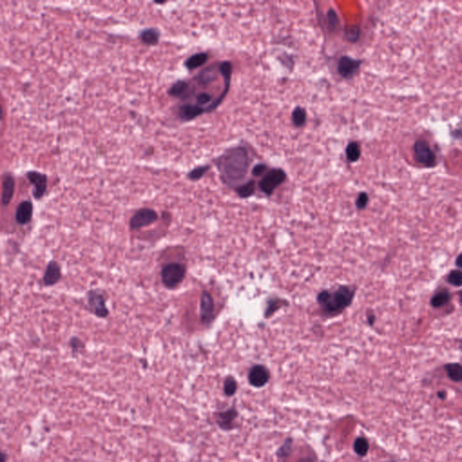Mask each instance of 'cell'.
<instances>
[{
    "label": "cell",
    "mask_w": 462,
    "mask_h": 462,
    "mask_svg": "<svg viewBox=\"0 0 462 462\" xmlns=\"http://www.w3.org/2000/svg\"><path fill=\"white\" fill-rule=\"evenodd\" d=\"M269 380V370L263 365H255L249 370L248 382L254 387L261 388L265 386Z\"/></svg>",
    "instance_id": "obj_12"
},
{
    "label": "cell",
    "mask_w": 462,
    "mask_h": 462,
    "mask_svg": "<svg viewBox=\"0 0 462 462\" xmlns=\"http://www.w3.org/2000/svg\"><path fill=\"white\" fill-rule=\"evenodd\" d=\"M158 218V213L155 210L151 208H142L137 210L130 218L129 227L131 230H138L156 222Z\"/></svg>",
    "instance_id": "obj_7"
},
{
    "label": "cell",
    "mask_w": 462,
    "mask_h": 462,
    "mask_svg": "<svg viewBox=\"0 0 462 462\" xmlns=\"http://www.w3.org/2000/svg\"><path fill=\"white\" fill-rule=\"evenodd\" d=\"M161 38V32L158 28L149 27L145 28L139 32L138 39L142 43H145L148 46H154L159 43Z\"/></svg>",
    "instance_id": "obj_19"
},
{
    "label": "cell",
    "mask_w": 462,
    "mask_h": 462,
    "mask_svg": "<svg viewBox=\"0 0 462 462\" xmlns=\"http://www.w3.org/2000/svg\"><path fill=\"white\" fill-rule=\"evenodd\" d=\"M223 184L235 189L246 179L251 160L242 146H232L214 160Z\"/></svg>",
    "instance_id": "obj_1"
},
{
    "label": "cell",
    "mask_w": 462,
    "mask_h": 462,
    "mask_svg": "<svg viewBox=\"0 0 462 462\" xmlns=\"http://www.w3.org/2000/svg\"><path fill=\"white\" fill-rule=\"evenodd\" d=\"M223 390H224V394H226L228 397L233 396L237 393L238 382H237L234 377H232V376H228V377L225 378Z\"/></svg>",
    "instance_id": "obj_30"
},
{
    "label": "cell",
    "mask_w": 462,
    "mask_h": 462,
    "mask_svg": "<svg viewBox=\"0 0 462 462\" xmlns=\"http://www.w3.org/2000/svg\"><path fill=\"white\" fill-rule=\"evenodd\" d=\"M388 462H395V461H388Z\"/></svg>",
    "instance_id": "obj_45"
},
{
    "label": "cell",
    "mask_w": 462,
    "mask_h": 462,
    "mask_svg": "<svg viewBox=\"0 0 462 462\" xmlns=\"http://www.w3.org/2000/svg\"><path fill=\"white\" fill-rule=\"evenodd\" d=\"M299 462H312V460H311V459H302V460Z\"/></svg>",
    "instance_id": "obj_43"
},
{
    "label": "cell",
    "mask_w": 462,
    "mask_h": 462,
    "mask_svg": "<svg viewBox=\"0 0 462 462\" xmlns=\"http://www.w3.org/2000/svg\"><path fill=\"white\" fill-rule=\"evenodd\" d=\"M202 114H205L204 108L198 107L193 103H184L181 105L177 111L179 120L184 123L193 121Z\"/></svg>",
    "instance_id": "obj_15"
},
{
    "label": "cell",
    "mask_w": 462,
    "mask_h": 462,
    "mask_svg": "<svg viewBox=\"0 0 462 462\" xmlns=\"http://www.w3.org/2000/svg\"><path fill=\"white\" fill-rule=\"evenodd\" d=\"M215 303L214 299L210 293L203 291L200 299L199 314L201 323L204 325H210L214 320Z\"/></svg>",
    "instance_id": "obj_9"
},
{
    "label": "cell",
    "mask_w": 462,
    "mask_h": 462,
    "mask_svg": "<svg viewBox=\"0 0 462 462\" xmlns=\"http://www.w3.org/2000/svg\"><path fill=\"white\" fill-rule=\"evenodd\" d=\"M69 345L71 346V349H72V351H73L74 354L80 352V351L84 349V343L82 342V340L77 338V337H73V338H71Z\"/></svg>",
    "instance_id": "obj_36"
},
{
    "label": "cell",
    "mask_w": 462,
    "mask_h": 462,
    "mask_svg": "<svg viewBox=\"0 0 462 462\" xmlns=\"http://www.w3.org/2000/svg\"><path fill=\"white\" fill-rule=\"evenodd\" d=\"M327 17H328V25H329L330 30H335L338 26V15L335 12L334 9H330L327 14Z\"/></svg>",
    "instance_id": "obj_35"
},
{
    "label": "cell",
    "mask_w": 462,
    "mask_h": 462,
    "mask_svg": "<svg viewBox=\"0 0 462 462\" xmlns=\"http://www.w3.org/2000/svg\"><path fill=\"white\" fill-rule=\"evenodd\" d=\"M209 58H210V55L206 51L197 52L193 55L190 56L185 60L184 64V67L188 71H193L205 65L206 63L209 61Z\"/></svg>",
    "instance_id": "obj_20"
},
{
    "label": "cell",
    "mask_w": 462,
    "mask_h": 462,
    "mask_svg": "<svg viewBox=\"0 0 462 462\" xmlns=\"http://www.w3.org/2000/svg\"><path fill=\"white\" fill-rule=\"evenodd\" d=\"M87 302L90 312L95 316L105 319L109 315V310L107 306V300L99 290H90L87 293Z\"/></svg>",
    "instance_id": "obj_6"
},
{
    "label": "cell",
    "mask_w": 462,
    "mask_h": 462,
    "mask_svg": "<svg viewBox=\"0 0 462 462\" xmlns=\"http://www.w3.org/2000/svg\"><path fill=\"white\" fill-rule=\"evenodd\" d=\"M267 170H268V166L265 163H257L253 167L252 176L255 177H259V176L265 175Z\"/></svg>",
    "instance_id": "obj_38"
},
{
    "label": "cell",
    "mask_w": 462,
    "mask_h": 462,
    "mask_svg": "<svg viewBox=\"0 0 462 462\" xmlns=\"http://www.w3.org/2000/svg\"><path fill=\"white\" fill-rule=\"evenodd\" d=\"M34 207L29 201H22L16 211V221L19 225H26L30 222L33 217Z\"/></svg>",
    "instance_id": "obj_18"
},
{
    "label": "cell",
    "mask_w": 462,
    "mask_h": 462,
    "mask_svg": "<svg viewBox=\"0 0 462 462\" xmlns=\"http://www.w3.org/2000/svg\"><path fill=\"white\" fill-rule=\"evenodd\" d=\"M236 193L241 199H248L255 194L256 192V182L254 180H248L244 184H241L235 189Z\"/></svg>",
    "instance_id": "obj_22"
},
{
    "label": "cell",
    "mask_w": 462,
    "mask_h": 462,
    "mask_svg": "<svg viewBox=\"0 0 462 462\" xmlns=\"http://www.w3.org/2000/svg\"><path fill=\"white\" fill-rule=\"evenodd\" d=\"M446 396H447V394H446L445 391H441V392H438V397L441 399V400H444Z\"/></svg>",
    "instance_id": "obj_41"
},
{
    "label": "cell",
    "mask_w": 462,
    "mask_h": 462,
    "mask_svg": "<svg viewBox=\"0 0 462 462\" xmlns=\"http://www.w3.org/2000/svg\"><path fill=\"white\" fill-rule=\"evenodd\" d=\"M15 192V181L11 176H5L3 181V192H2V203L3 205H9L12 200Z\"/></svg>",
    "instance_id": "obj_21"
},
{
    "label": "cell",
    "mask_w": 462,
    "mask_h": 462,
    "mask_svg": "<svg viewBox=\"0 0 462 462\" xmlns=\"http://www.w3.org/2000/svg\"><path fill=\"white\" fill-rule=\"evenodd\" d=\"M461 255H458L457 259H456V265L458 267H461Z\"/></svg>",
    "instance_id": "obj_42"
},
{
    "label": "cell",
    "mask_w": 462,
    "mask_h": 462,
    "mask_svg": "<svg viewBox=\"0 0 462 462\" xmlns=\"http://www.w3.org/2000/svg\"><path fill=\"white\" fill-rule=\"evenodd\" d=\"M307 120V113L304 107H295L294 111L292 113V120L293 123L295 125L296 128H303Z\"/></svg>",
    "instance_id": "obj_25"
},
{
    "label": "cell",
    "mask_w": 462,
    "mask_h": 462,
    "mask_svg": "<svg viewBox=\"0 0 462 462\" xmlns=\"http://www.w3.org/2000/svg\"><path fill=\"white\" fill-rule=\"evenodd\" d=\"M218 67H219V73L222 75L223 79H224V88H223L222 92L218 94V97L214 99V101L211 103L209 107H206L205 113H211V112L215 111L221 105L223 100L226 99L230 90L233 65L229 61H224L218 65Z\"/></svg>",
    "instance_id": "obj_5"
},
{
    "label": "cell",
    "mask_w": 462,
    "mask_h": 462,
    "mask_svg": "<svg viewBox=\"0 0 462 462\" xmlns=\"http://www.w3.org/2000/svg\"><path fill=\"white\" fill-rule=\"evenodd\" d=\"M361 64V60L351 58V56H341L338 62L337 71L338 74L344 79H351L358 74Z\"/></svg>",
    "instance_id": "obj_10"
},
{
    "label": "cell",
    "mask_w": 462,
    "mask_h": 462,
    "mask_svg": "<svg viewBox=\"0 0 462 462\" xmlns=\"http://www.w3.org/2000/svg\"><path fill=\"white\" fill-rule=\"evenodd\" d=\"M451 298L450 293L448 290H441L438 292L435 296H433L431 299V305L433 308H440L448 304Z\"/></svg>",
    "instance_id": "obj_24"
},
{
    "label": "cell",
    "mask_w": 462,
    "mask_h": 462,
    "mask_svg": "<svg viewBox=\"0 0 462 462\" xmlns=\"http://www.w3.org/2000/svg\"><path fill=\"white\" fill-rule=\"evenodd\" d=\"M448 282L453 286L459 287L462 283L461 271L459 270H452L448 275Z\"/></svg>",
    "instance_id": "obj_32"
},
{
    "label": "cell",
    "mask_w": 462,
    "mask_h": 462,
    "mask_svg": "<svg viewBox=\"0 0 462 462\" xmlns=\"http://www.w3.org/2000/svg\"><path fill=\"white\" fill-rule=\"evenodd\" d=\"M8 460H9L8 453L3 451L2 449H0V462H8Z\"/></svg>",
    "instance_id": "obj_39"
},
{
    "label": "cell",
    "mask_w": 462,
    "mask_h": 462,
    "mask_svg": "<svg viewBox=\"0 0 462 462\" xmlns=\"http://www.w3.org/2000/svg\"><path fill=\"white\" fill-rule=\"evenodd\" d=\"M360 29L359 26H351L349 28L345 29V36L346 38L350 41L354 43L358 41L360 38Z\"/></svg>",
    "instance_id": "obj_33"
},
{
    "label": "cell",
    "mask_w": 462,
    "mask_h": 462,
    "mask_svg": "<svg viewBox=\"0 0 462 462\" xmlns=\"http://www.w3.org/2000/svg\"><path fill=\"white\" fill-rule=\"evenodd\" d=\"M353 448H354L356 453L358 454L360 457H364L368 453V449H369V444H368V441H367L366 438L359 437V438L356 439Z\"/></svg>",
    "instance_id": "obj_29"
},
{
    "label": "cell",
    "mask_w": 462,
    "mask_h": 462,
    "mask_svg": "<svg viewBox=\"0 0 462 462\" xmlns=\"http://www.w3.org/2000/svg\"><path fill=\"white\" fill-rule=\"evenodd\" d=\"M280 307H281L280 300H270L269 302H268V304H267L266 310H265V318H269L270 316H272Z\"/></svg>",
    "instance_id": "obj_34"
},
{
    "label": "cell",
    "mask_w": 462,
    "mask_h": 462,
    "mask_svg": "<svg viewBox=\"0 0 462 462\" xmlns=\"http://www.w3.org/2000/svg\"><path fill=\"white\" fill-rule=\"evenodd\" d=\"M375 321H376V316L373 313L368 314V322L369 323V325H373Z\"/></svg>",
    "instance_id": "obj_40"
},
{
    "label": "cell",
    "mask_w": 462,
    "mask_h": 462,
    "mask_svg": "<svg viewBox=\"0 0 462 462\" xmlns=\"http://www.w3.org/2000/svg\"><path fill=\"white\" fill-rule=\"evenodd\" d=\"M2 118V108H1V106H0V119Z\"/></svg>",
    "instance_id": "obj_44"
},
{
    "label": "cell",
    "mask_w": 462,
    "mask_h": 462,
    "mask_svg": "<svg viewBox=\"0 0 462 462\" xmlns=\"http://www.w3.org/2000/svg\"><path fill=\"white\" fill-rule=\"evenodd\" d=\"M210 168H211V166H210V164H204V165L195 167L187 174V178H188L189 180L193 181V182H197V181L201 180V178L205 176L208 171H210Z\"/></svg>",
    "instance_id": "obj_27"
},
{
    "label": "cell",
    "mask_w": 462,
    "mask_h": 462,
    "mask_svg": "<svg viewBox=\"0 0 462 462\" xmlns=\"http://www.w3.org/2000/svg\"><path fill=\"white\" fill-rule=\"evenodd\" d=\"M62 277L61 266L56 261H50L43 274V282L46 286H52L60 281Z\"/></svg>",
    "instance_id": "obj_17"
},
{
    "label": "cell",
    "mask_w": 462,
    "mask_h": 462,
    "mask_svg": "<svg viewBox=\"0 0 462 462\" xmlns=\"http://www.w3.org/2000/svg\"><path fill=\"white\" fill-rule=\"evenodd\" d=\"M292 446H293V439L287 438L285 441L283 442V444L279 448L277 452H276L279 458L288 457L291 454Z\"/></svg>",
    "instance_id": "obj_31"
},
{
    "label": "cell",
    "mask_w": 462,
    "mask_h": 462,
    "mask_svg": "<svg viewBox=\"0 0 462 462\" xmlns=\"http://www.w3.org/2000/svg\"><path fill=\"white\" fill-rule=\"evenodd\" d=\"M195 99H196L195 105L198 107L204 108V110H205L206 107H209L210 104L214 101L213 96L210 94L209 92H204V91L199 92V93L195 95Z\"/></svg>",
    "instance_id": "obj_28"
},
{
    "label": "cell",
    "mask_w": 462,
    "mask_h": 462,
    "mask_svg": "<svg viewBox=\"0 0 462 462\" xmlns=\"http://www.w3.org/2000/svg\"><path fill=\"white\" fill-rule=\"evenodd\" d=\"M368 200H369V198H368V195L367 193H360V194H359V197H358L357 201H356V206H357V208H358L359 210H363V209H365V208L367 207V205H368Z\"/></svg>",
    "instance_id": "obj_37"
},
{
    "label": "cell",
    "mask_w": 462,
    "mask_h": 462,
    "mask_svg": "<svg viewBox=\"0 0 462 462\" xmlns=\"http://www.w3.org/2000/svg\"><path fill=\"white\" fill-rule=\"evenodd\" d=\"M286 180V174L282 168H273L266 171L258 183L259 189L267 196H271L274 191Z\"/></svg>",
    "instance_id": "obj_4"
},
{
    "label": "cell",
    "mask_w": 462,
    "mask_h": 462,
    "mask_svg": "<svg viewBox=\"0 0 462 462\" xmlns=\"http://www.w3.org/2000/svg\"><path fill=\"white\" fill-rule=\"evenodd\" d=\"M354 296L355 291L353 289L342 285L338 287L332 295L330 294L329 298L321 306L327 314H338L352 304Z\"/></svg>",
    "instance_id": "obj_2"
},
{
    "label": "cell",
    "mask_w": 462,
    "mask_h": 462,
    "mask_svg": "<svg viewBox=\"0 0 462 462\" xmlns=\"http://www.w3.org/2000/svg\"><path fill=\"white\" fill-rule=\"evenodd\" d=\"M193 92H194V90L191 86V82L184 81V80L176 81L167 90V93L170 97L179 99L181 100H186V99H190L193 94Z\"/></svg>",
    "instance_id": "obj_13"
},
{
    "label": "cell",
    "mask_w": 462,
    "mask_h": 462,
    "mask_svg": "<svg viewBox=\"0 0 462 462\" xmlns=\"http://www.w3.org/2000/svg\"><path fill=\"white\" fill-rule=\"evenodd\" d=\"M28 180L34 185V196L40 200L43 197L47 190V177L45 175L38 171H28L26 174Z\"/></svg>",
    "instance_id": "obj_14"
},
{
    "label": "cell",
    "mask_w": 462,
    "mask_h": 462,
    "mask_svg": "<svg viewBox=\"0 0 462 462\" xmlns=\"http://www.w3.org/2000/svg\"><path fill=\"white\" fill-rule=\"evenodd\" d=\"M446 373L450 380L459 383L462 380L461 366L458 363L446 364L444 366Z\"/></svg>",
    "instance_id": "obj_23"
},
{
    "label": "cell",
    "mask_w": 462,
    "mask_h": 462,
    "mask_svg": "<svg viewBox=\"0 0 462 462\" xmlns=\"http://www.w3.org/2000/svg\"><path fill=\"white\" fill-rule=\"evenodd\" d=\"M239 416V411L236 406H232L224 411L218 412L215 414L216 424L223 431H231L235 428V422Z\"/></svg>",
    "instance_id": "obj_11"
},
{
    "label": "cell",
    "mask_w": 462,
    "mask_h": 462,
    "mask_svg": "<svg viewBox=\"0 0 462 462\" xmlns=\"http://www.w3.org/2000/svg\"><path fill=\"white\" fill-rule=\"evenodd\" d=\"M414 150L415 159L418 163L426 167H433L436 164L435 154L426 140L418 139L415 142Z\"/></svg>",
    "instance_id": "obj_8"
},
{
    "label": "cell",
    "mask_w": 462,
    "mask_h": 462,
    "mask_svg": "<svg viewBox=\"0 0 462 462\" xmlns=\"http://www.w3.org/2000/svg\"><path fill=\"white\" fill-rule=\"evenodd\" d=\"M219 67L218 65H211L208 66L207 68L202 70L201 73L196 75V77L193 79L194 82H197V84L201 87H206L213 83L215 81L218 80L219 76Z\"/></svg>",
    "instance_id": "obj_16"
},
{
    "label": "cell",
    "mask_w": 462,
    "mask_h": 462,
    "mask_svg": "<svg viewBox=\"0 0 462 462\" xmlns=\"http://www.w3.org/2000/svg\"><path fill=\"white\" fill-rule=\"evenodd\" d=\"M361 155V150L359 143L351 142L346 147V156L349 162L355 163L358 162Z\"/></svg>",
    "instance_id": "obj_26"
},
{
    "label": "cell",
    "mask_w": 462,
    "mask_h": 462,
    "mask_svg": "<svg viewBox=\"0 0 462 462\" xmlns=\"http://www.w3.org/2000/svg\"><path fill=\"white\" fill-rule=\"evenodd\" d=\"M186 266L182 263L171 262L163 265L161 270V279L163 286L174 290L184 282L186 276Z\"/></svg>",
    "instance_id": "obj_3"
}]
</instances>
